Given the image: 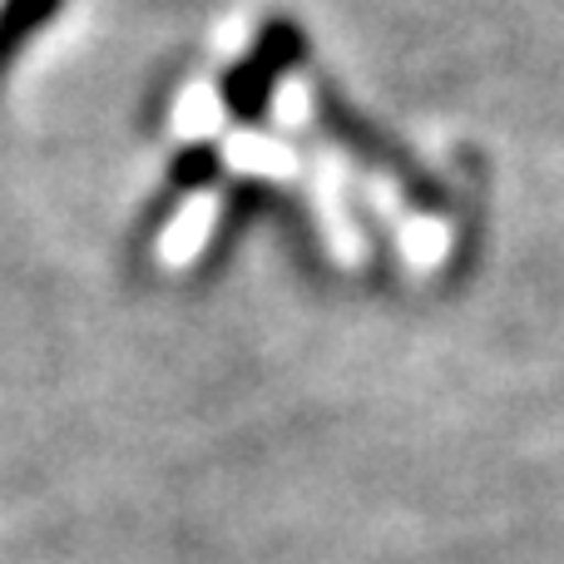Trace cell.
<instances>
[{
	"label": "cell",
	"instance_id": "obj_1",
	"mask_svg": "<svg viewBox=\"0 0 564 564\" xmlns=\"http://www.w3.org/2000/svg\"><path fill=\"white\" fill-rule=\"evenodd\" d=\"M302 55V35L288 25V20H273L263 30V40L253 45V55H243L224 79V105L234 119H258L273 99V85L297 65Z\"/></svg>",
	"mask_w": 564,
	"mask_h": 564
},
{
	"label": "cell",
	"instance_id": "obj_2",
	"mask_svg": "<svg viewBox=\"0 0 564 564\" xmlns=\"http://www.w3.org/2000/svg\"><path fill=\"white\" fill-rule=\"evenodd\" d=\"M59 6L65 0H0V79L10 75L20 45L59 15Z\"/></svg>",
	"mask_w": 564,
	"mask_h": 564
}]
</instances>
